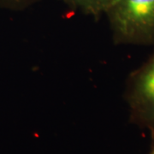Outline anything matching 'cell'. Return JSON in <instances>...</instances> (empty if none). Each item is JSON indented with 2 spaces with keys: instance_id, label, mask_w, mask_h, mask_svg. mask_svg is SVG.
<instances>
[{
  "instance_id": "cell-3",
  "label": "cell",
  "mask_w": 154,
  "mask_h": 154,
  "mask_svg": "<svg viewBox=\"0 0 154 154\" xmlns=\"http://www.w3.org/2000/svg\"><path fill=\"white\" fill-rule=\"evenodd\" d=\"M69 7L86 15L99 17L105 14L110 0H63Z\"/></svg>"
},
{
  "instance_id": "cell-5",
  "label": "cell",
  "mask_w": 154,
  "mask_h": 154,
  "mask_svg": "<svg viewBox=\"0 0 154 154\" xmlns=\"http://www.w3.org/2000/svg\"><path fill=\"white\" fill-rule=\"evenodd\" d=\"M11 1H13V2H24L26 0H11Z\"/></svg>"
},
{
  "instance_id": "cell-4",
  "label": "cell",
  "mask_w": 154,
  "mask_h": 154,
  "mask_svg": "<svg viewBox=\"0 0 154 154\" xmlns=\"http://www.w3.org/2000/svg\"><path fill=\"white\" fill-rule=\"evenodd\" d=\"M151 136H152V145H151V150L149 152V154H154V128L150 130Z\"/></svg>"
},
{
  "instance_id": "cell-2",
  "label": "cell",
  "mask_w": 154,
  "mask_h": 154,
  "mask_svg": "<svg viewBox=\"0 0 154 154\" xmlns=\"http://www.w3.org/2000/svg\"><path fill=\"white\" fill-rule=\"evenodd\" d=\"M125 99L129 121L143 129L154 128V51L128 78Z\"/></svg>"
},
{
  "instance_id": "cell-1",
  "label": "cell",
  "mask_w": 154,
  "mask_h": 154,
  "mask_svg": "<svg viewBox=\"0 0 154 154\" xmlns=\"http://www.w3.org/2000/svg\"><path fill=\"white\" fill-rule=\"evenodd\" d=\"M105 14L115 43L154 45V0H110Z\"/></svg>"
}]
</instances>
